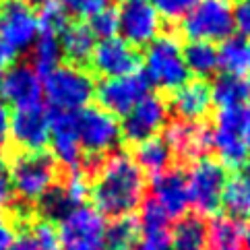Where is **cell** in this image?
Instances as JSON below:
<instances>
[{
    "label": "cell",
    "instance_id": "obj_1",
    "mask_svg": "<svg viewBox=\"0 0 250 250\" xmlns=\"http://www.w3.org/2000/svg\"><path fill=\"white\" fill-rule=\"evenodd\" d=\"M89 194L104 217H126L132 215L145 199V176L130 153L114 151L97 166Z\"/></svg>",
    "mask_w": 250,
    "mask_h": 250
},
{
    "label": "cell",
    "instance_id": "obj_2",
    "mask_svg": "<svg viewBox=\"0 0 250 250\" xmlns=\"http://www.w3.org/2000/svg\"><path fill=\"white\" fill-rule=\"evenodd\" d=\"M149 85L162 91H176L190 79V73L184 62V46L178 35L162 33L155 42L147 46L145 58L141 60Z\"/></svg>",
    "mask_w": 250,
    "mask_h": 250
},
{
    "label": "cell",
    "instance_id": "obj_3",
    "mask_svg": "<svg viewBox=\"0 0 250 250\" xmlns=\"http://www.w3.org/2000/svg\"><path fill=\"white\" fill-rule=\"evenodd\" d=\"M43 97L60 114H77L95 97V81L77 64H58L43 77Z\"/></svg>",
    "mask_w": 250,
    "mask_h": 250
},
{
    "label": "cell",
    "instance_id": "obj_4",
    "mask_svg": "<svg viewBox=\"0 0 250 250\" xmlns=\"http://www.w3.org/2000/svg\"><path fill=\"white\" fill-rule=\"evenodd\" d=\"M250 124V105L219 110L211 126V149L217 151L223 167L240 169L248 159L244 132Z\"/></svg>",
    "mask_w": 250,
    "mask_h": 250
},
{
    "label": "cell",
    "instance_id": "obj_5",
    "mask_svg": "<svg viewBox=\"0 0 250 250\" xmlns=\"http://www.w3.org/2000/svg\"><path fill=\"white\" fill-rule=\"evenodd\" d=\"M58 250H104L108 244L105 217L95 207H75L58 221Z\"/></svg>",
    "mask_w": 250,
    "mask_h": 250
},
{
    "label": "cell",
    "instance_id": "obj_6",
    "mask_svg": "<svg viewBox=\"0 0 250 250\" xmlns=\"http://www.w3.org/2000/svg\"><path fill=\"white\" fill-rule=\"evenodd\" d=\"M180 31L188 42L221 43L234 35L229 0H199L180 21Z\"/></svg>",
    "mask_w": 250,
    "mask_h": 250
},
{
    "label": "cell",
    "instance_id": "obj_7",
    "mask_svg": "<svg viewBox=\"0 0 250 250\" xmlns=\"http://www.w3.org/2000/svg\"><path fill=\"white\" fill-rule=\"evenodd\" d=\"M186 176V190H188V203L194 207L196 215L207 217L215 215L221 207L223 186L228 182V172L219 159L201 157L190 164Z\"/></svg>",
    "mask_w": 250,
    "mask_h": 250
},
{
    "label": "cell",
    "instance_id": "obj_8",
    "mask_svg": "<svg viewBox=\"0 0 250 250\" xmlns=\"http://www.w3.org/2000/svg\"><path fill=\"white\" fill-rule=\"evenodd\" d=\"M11 190L23 203H38L56 184V162L43 151L21 153L8 169Z\"/></svg>",
    "mask_w": 250,
    "mask_h": 250
},
{
    "label": "cell",
    "instance_id": "obj_9",
    "mask_svg": "<svg viewBox=\"0 0 250 250\" xmlns=\"http://www.w3.org/2000/svg\"><path fill=\"white\" fill-rule=\"evenodd\" d=\"M75 128L79 145L91 157H102L118 147L122 139V126L116 116L104 108H85L75 114Z\"/></svg>",
    "mask_w": 250,
    "mask_h": 250
},
{
    "label": "cell",
    "instance_id": "obj_10",
    "mask_svg": "<svg viewBox=\"0 0 250 250\" xmlns=\"http://www.w3.org/2000/svg\"><path fill=\"white\" fill-rule=\"evenodd\" d=\"M40 33L38 11L27 0H4L0 4V42L15 54L31 50Z\"/></svg>",
    "mask_w": 250,
    "mask_h": 250
},
{
    "label": "cell",
    "instance_id": "obj_11",
    "mask_svg": "<svg viewBox=\"0 0 250 250\" xmlns=\"http://www.w3.org/2000/svg\"><path fill=\"white\" fill-rule=\"evenodd\" d=\"M169 120V105L162 95L157 93H147L143 100L124 116L122 126V137L128 143H139L153 139L167 126Z\"/></svg>",
    "mask_w": 250,
    "mask_h": 250
},
{
    "label": "cell",
    "instance_id": "obj_12",
    "mask_svg": "<svg viewBox=\"0 0 250 250\" xmlns=\"http://www.w3.org/2000/svg\"><path fill=\"white\" fill-rule=\"evenodd\" d=\"M164 31V19L149 0L126 2L118 11V33L132 48H147Z\"/></svg>",
    "mask_w": 250,
    "mask_h": 250
},
{
    "label": "cell",
    "instance_id": "obj_13",
    "mask_svg": "<svg viewBox=\"0 0 250 250\" xmlns=\"http://www.w3.org/2000/svg\"><path fill=\"white\" fill-rule=\"evenodd\" d=\"M149 93V83L141 73L104 79L100 85H95V97L100 102V108L110 112L112 116H126L135 105Z\"/></svg>",
    "mask_w": 250,
    "mask_h": 250
},
{
    "label": "cell",
    "instance_id": "obj_14",
    "mask_svg": "<svg viewBox=\"0 0 250 250\" xmlns=\"http://www.w3.org/2000/svg\"><path fill=\"white\" fill-rule=\"evenodd\" d=\"M89 62H91V68L104 79L137 75L141 68L139 50L118 35L97 42Z\"/></svg>",
    "mask_w": 250,
    "mask_h": 250
},
{
    "label": "cell",
    "instance_id": "obj_15",
    "mask_svg": "<svg viewBox=\"0 0 250 250\" xmlns=\"http://www.w3.org/2000/svg\"><path fill=\"white\" fill-rule=\"evenodd\" d=\"M0 97L15 105V110L42 105L43 85L40 73L31 64L17 62L0 75Z\"/></svg>",
    "mask_w": 250,
    "mask_h": 250
},
{
    "label": "cell",
    "instance_id": "obj_16",
    "mask_svg": "<svg viewBox=\"0 0 250 250\" xmlns=\"http://www.w3.org/2000/svg\"><path fill=\"white\" fill-rule=\"evenodd\" d=\"M52 116L42 108H21L11 114V139L23 153H40L50 143Z\"/></svg>",
    "mask_w": 250,
    "mask_h": 250
},
{
    "label": "cell",
    "instance_id": "obj_17",
    "mask_svg": "<svg viewBox=\"0 0 250 250\" xmlns=\"http://www.w3.org/2000/svg\"><path fill=\"white\" fill-rule=\"evenodd\" d=\"M166 143L178 162H194L207 157L211 149V128L205 122L174 120L166 126Z\"/></svg>",
    "mask_w": 250,
    "mask_h": 250
},
{
    "label": "cell",
    "instance_id": "obj_18",
    "mask_svg": "<svg viewBox=\"0 0 250 250\" xmlns=\"http://www.w3.org/2000/svg\"><path fill=\"white\" fill-rule=\"evenodd\" d=\"M50 149L52 159L58 162L68 172H79L83 169V149L79 145L77 128H75V114H52V126H50Z\"/></svg>",
    "mask_w": 250,
    "mask_h": 250
},
{
    "label": "cell",
    "instance_id": "obj_19",
    "mask_svg": "<svg viewBox=\"0 0 250 250\" xmlns=\"http://www.w3.org/2000/svg\"><path fill=\"white\" fill-rule=\"evenodd\" d=\"M167 105L169 112L178 116V120L203 122L213 108L211 85L205 79H188L172 93V100L167 102Z\"/></svg>",
    "mask_w": 250,
    "mask_h": 250
},
{
    "label": "cell",
    "instance_id": "obj_20",
    "mask_svg": "<svg viewBox=\"0 0 250 250\" xmlns=\"http://www.w3.org/2000/svg\"><path fill=\"white\" fill-rule=\"evenodd\" d=\"M151 199H153L169 219L184 217L188 209V190H186V176L176 167H169L167 172L153 178V188H151Z\"/></svg>",
    "mask_w": 250,
    "mask_h": 250
},
{
    "label": "cell",
    "instance_id": "obj_21",
    "mask_svg": "<svg viewBox=\"0 0 250 250\" xmlns=\"http://www.w3.org/2000/svg\"><path fill=\"white\" fill-rule=\"evenodd\" d=\"M58 40H60L62 56H66L68 64H77V66H81L83 62L91 58L93 48L97 43L93 33L83 23H73V25L68 23L64 31L58 35Z\"/></svg>",
    "mask_w": 250,
    "mask_h": 250
},
{
    "label": "cell",
    "instance_id": "obj_22",
    "mask_svg": "<svg viewBox=\"0 0 250 250\" xmlns=\"http://www.w3.org/2000/svg\"><path fill=\"white\" fill-rule=\"evenodd\" d=\"M132 157H135L137 166L141 167V172H145L153 178L167 172L174 162V153L164 137H153L139 143Z\"/></svg>",
    "mask_w": 250,
    "mask_h": 250
},
{
    "label": "cell",
    "instance_id": "obj_23",
    "mask_svg": "<svg viewBox=\"0 0 250 250\" xmlns=\"http://www.w3.org/2000/svg\"><path fill=\"white\" fill-rule=\"evenodd\" d=\"M219 56V70L223 75L240 77L244 79L250 75V42L240 38V35H231L226 42L217 46Z\"/></svg>",
    "mask_w": 250,
    "mask_h": 250
},
{
    "label": "cell",
    "instance_id": "obj_24",
    "mask_svg": "<svg viewBox=\"0 0 250 250\" xmlns=\"http://www.w3.org/2000/svg\"><path fill=\"white\" fill-rule=\"evenodd\" d=\"M207 223L199 215H184L169 231V250H205Z\"/></svg>",
    "mask_w": 250,
    "mask_h": 250
},
{
    "label": "cell",
    "instance_id": "obj_25",
    "mask_svg": "<svg viewBox=\"0 0 250 250\" xmlns=\"http://www.w3.org/2000/svg\"><path fill=\"white\" fill-rule=\"evenodd\" d=\"M242 226L228 215H217L207 226V244L205 250H244Z\"/></svg>",
    "mask_w": 250,
    "mask_h": 250
},
{
    "label": "cell",
    "instance_id": "obj_26",
    "mask_svg": "<svg viewBox=\"0 0 250 250\" xmlns=\"http://www.w3.org/2000/svg\"><path fill=\"white\" fill-rule=\"evenodd\" d=\"M221 207L226 209L229 219H250V178L244 174L229 178L223 186Z\"/></svg>",
    "mask_w": 250,
    "mask_h": 250
},
{
    "label": "cell",
    "instance_id": "obj_27",
    "mask_svg": "<svg viewBox=\"0 0 250 250\" xmlns=\"http://www.w3.org/2000/svg\"><path fill=\"white\" fill-rule=\"evenodd\" d=\"M184 62L188 73L194 75V79H205L217 75L219 70V56L217 46L207 42H188L184 48Z\"/></svg>",
    "mask_w": 250,
    "mask_h": 250
},
{
    "label": "cell",
    "instance_id": "obj_28",
    "mask_svg": "<svg viewBox=\"0 0 250 250\" xmlns=\"http://www.w3.org/2000/svg\"><path fill=\"white\" fill-rule=\"evenodd\" d=\"M211 97H213V104H215L219 110L236 108V105H246L250 100L248 85H246L244 79L229 77V75H223L213 83Z\"/></svg>",
    "mask_w": 250,
    "mask_h": 250
},
{
    "label": "cell",
    "instance_id": "obj_29",
    "mask_svg": "<svg viewBox=\"0 0 250 250\" xmlns=\"http://www.w3.org/2000/svg\"><path fill=\"white\" fill-rule=\"evenodd\" d=\"M75 207H81V205H77L75 199L70 196L68 188L64 182H56L52 188L42 196L38 201V209H40V215L46 219V221H54V219H62L66 215L68 211H73Z\"/></svg>",
    "mask_w": 250,
    "mask_h": 250
},
{
    "label": "cell",
    "instance_id": "obj_30",
    "mask_svg": "<svg viewBox=\"0 0 250 250\" xmlns=\"http://www.w3.org/2000/svg\"><path fill=\"white\" fill-rule=\"evenodd\" d=\"M8 250H58L56 229L50 221H40L17 236Z\"/></svg>",
    "mask_w": 250,
    "mask_h": 250
},
{
    "label": "cell",
    "instance_id": "obj_31",
    "mask_svg": "<svg viewBox=\"0 0 250 250\" xmlns=\"http://www.w3.org/2000/svg\"><path fill=\"white\" fill-rule=\"evenodd\" d=\"M62 50H60V40L54 33H40L31 48V66L38 73L48 75L60 64Z\"/></svg>",
    "mask_w": 250,
    "mask_h": 250
},
{
    "label": "cell",
    "instance_id": "obj_32",
    "mask_svg": "<svg viewBox=\"0 0 250 250\" xmlns=\"http://www.w3.org/2000/svg\"><path fill=\"white\" fill-rule=\"evenodd\" d=\"M139 234L141 229H139L137 217L126 215V217L114 219V223L108 228V244L112 246V250H126V248H132Z\"/></svg>",
    "mask_w": 250,
    "mask_h": 250
},
{
    "label": "cell",
    "instance_id": "obj_33",
    "mask_svg": "<svg viewBox=\"0 0 250 250\" xmlns=\"http://www.w3.org/2000/svg\"><path fill=\"white\" fill-rule=\"evenodd\" d=\"M87 27L93 33L95 40L116 38L118 35V8H114L112 4L100 8L97 13L89 17Z\"/></svg>",
    "mask_w": 250,
    "mask_h": 250
},
{
    "label": "cell",
    "instance_id": "obj_34",
    "mask_svg": "<svg viewBox=\"0 0 250 250\" xmlns=\"http://www.w3.org/2000/svg\"><path fill=\"white\" fill-rule=\"evenodd\" d=\"M38 19H40V29L42 33H54L60 35L68 25V15L56 0H46L40 11H38Z\"/></svg>",
    "mask_w": 250,
    "mask_h": 250
},
{
    "label": "cell",
    "instance_id": "obj_35",
    "mask_svg": "<svg viewBox=\"0 0 250 250\" xmlns=\"http://www.w3.org/2000/svg\"><path fill=\"white\" fill-rule=\"evenodd\" d=\"M199 0H153L155 11L166 21H182Z\"/></svg>",
    "mask_w": 250,
    "mask_h": 250
},
{
    "label": "cell",
    "instance_id": "obj_36",
    "mask_svg": "<svg viewBox=\"0 0 250 250\" xmlns=\"http://www.w3.org/2000/svg\"><path fill=\"white\" fill-rule=\"evenodd\" d=\"M56 2L64 8L66 15H77V17H91L100 8L108 6V0H56Z\"/></svg>",
    "mask_w": 250,
    "mask_h": 250
},
{
    "label": "cell",
    "instance_id": "obj_37",
    "mask_svg": "<svg viewBox=\"0 0 250 250\" xmlns=\"http://www.w3.org/2000/svg\"><path fill=\"white\" fill-rule=\"evenodd\" d=\"M231 17H234V31L240 38H250V0H236L231 4Z\"/></svg>",
    "mask_w": 250,
    "mask_h": 250
},
{
    "label": "cell",
    "instance_id": "obj_38",
    "mask_svg": "<svg viewBox=\"0 0 250 250\" xmlns=\"http://www.w3.org/2000/svg\"><path fill=\"white\" fill-rule=\"evenodd\" d=\"M132 250H169V231H155V234H139Z\"/></svg>",
    "mask_w": 250,
    "mask_h": 250
},
{
    "label": "cell",
    "instance_id": "obj_39",
    "mask_svg": "<svg viewBox=\"0 0 250 250\" xmlns=\"http://www.w3.org/2000/svg\"><path fill=\"white\" fill-rule=\"evenodd\" d=\"M17 221L8 213L0 211V250H8L17 238Z\"/></svg>",
    "mask_w": 250,
    "mask_h": 250
},
{
    "label": "cell",
    "instance_id": "obj_40",
    "mask_svg": "<svg viewBox=\"0 0 250 250\" xmlns=\"http://www.w3.org/2000/svg\"><path fill=\"white\" fill-rule=\"evenodd\" d=\"M11 141V112L6 102L0 97V149H4Z\"/></svg>",
    "mask_w": 250,
    "mask_h": 250
},
{
    "label": "cell",
    "instance_id": "obj_41",
    "mask_svg": "<svg viewBox=\"0 0 250 250\" xmlns=\"http://www.w3.org/2000/svg\"><path fill=\"white\" fill-rule=\"evenodd\" d=\"M11 180H8V169L4 166V162L0 159V205H4L11 201Z\"/></svg>",
    "mask_w": 250,
    "mask_h": 250
},
{
    "label": "cell",
    "instance_id": "obj_42",
    "mask_svg": "<svg viewBox=\"0 0 250 250\" xmlns=\"http://www.w3.org/2000/svg\"><path fill=\"white\" fill-rule=\"evenodd\" d=\"M15 52L8 48V46H4L2 42H0V75L4 73L6 68H11L13 64H15Z\"/></svg>",
    "mask_w": 250,
    "mask_h": 250
},
{
    "label": "cell",
    "instance_id": "obj_43",
    "mask_svg": "<svg viewBox=\"0 0 250 250\" xmlns=\"http://www.w3.org/2000/svg\"><path fill=\"white\" fill-rule=\"evenodd\" d=\"M242 246H244V250H250V223L246 226L244 234H242Z\"/></svg>",
    "mask_w": 250,
    "mask_h": 250
},
{
    "label": "cell",
    "instance_id": "obj_44",
    "mask_svg": "<svg viewBox=\"0 0 250 250\" xmlns=\"http://www.w3.org/2000/svg\"><path fill=\"white\" fill-rule=\"evenodd\" d=\"M240 169H242V174H244L246 178H250V159H246V162H244V166L240 167Z\"/></svg>",
    "mask_w": 250,
    "mask_h": 250
},
{
    "label": "cell",
    "instance_id": "obj_45",
    "mask_svg": "<svg viewBox=\"0 0 250 250\" xmlns=\"http://www.w3.org/2000/svg\"><path fill=\"white\" fill-rule=\"evenodd\" d=\"M244 143H246V149H248V153H250V124L246 126V132H244Z\"/></svg>",
    "mask_w": 250,
    "mask_h": 250
},
{
    "label": "cell",
    "instance_id": "obj_46",
    "mask_svg": "<svg viewBox=\"0 0 250 250\" xmlns=\"http://www.w3.org/2000/svg\"><path fill=\"white\" fill-rule=\"evenodd\" d=\"M27 2H29L31 6H42L43 2H46V0H27Z\"/></svg>",
    "mask_w": 250,
    "mask_h": 250
},
{
    "label": "cell",
    "instance_id": "obj_47",
    "mask_svg": "<svg viewBox=\"0 0 250 250\" xmlns=\"http://www.w3.org/2000/svg\"><path fill=\"white\" fill-rule=\"evenodd\" d=\"M122 2H124V4H126V2H139V0H122Z\"/></svg>",
    "mask_w": 250,
    "mask_h": 250
},
{
    "label": "cell",
    "instance_id": "obj_48",
    "mask_svg": "<svg viewBox=\"0 0 250 250\" xmlns=\"http://www.w3.org/2000/svg\"><path fill=\"white\" fill-rule=\"evenodd\" d=\"M246 85H248V95H250V79H248V81H246Z\"/></svg>",
    "mask_w": 250,
    "mask_h": 250
},
{
    "label": "cell",
    "instance_id": "obj_49",
    "mask_svg": "<svg viewBox=\"0 0 250 250\" xmlns=\"http://www.w3.org/2000/svg\"><path fill=\"white\" fill-rule=\"evenodd\" d=\"M0 4H2V0H0Z\"/></svg>",
    "mask_w": 250,
    "mask_h": 250
},
{
    "label": "cell",
    "instance_id": "obj_50",
    "mask_svg": "<svg viewBox=\"0 0 250 250\" xmlns=\"http://www.w3.org/2000/svg\"><path fill=\"white\" fill-rule=\"evenodd\" d=\"M229 2H231V0H229Z\"/></svg>",
    "mask_w": 250,
    "mask_h": 250
}]
</instances>
